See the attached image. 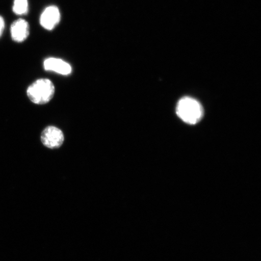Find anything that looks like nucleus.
Here are the masks:
<instances>
[{
  "mask_svg": "<svg viewBox=\"0 0 261 261\" xmlns=\"http://www.w3.org/2000/svg\"><path fill=\"white\" fill-rule=\"evenodd\" d=\"M55 91L54 85L50 80L40 79L29 87L27 94L32 102L38 105H44L52 99Z\"/></svg>",
  "mask_w": 261,
  "mask_h": 261,
  "instance_id": "f257e3e1",
  "label": "nucleus"
},
{
  "mask_svg": "<svg viewBox=\"0 0 261 261\" xmlns=\"http://www.w3.org/2000/svg\"><path fill=\"white\" fill-rule=\"evenodd\" d=\"M177 114L186 123H197L202 118L203 110L200 103L193 98L186 97L179 100L177 107Z\"/></svg>",
  "mask_w": 261,
  "mask_h": 261,
  "instance_id": "f03ea898",
  "label": "nucleus"
},
{
  "mask_svg": "<svg viewBox=\"0 0 261 261\" xmlns=\"http://www.w3.org/2000/svg\"><path fill=\"white\" fill-rule=\"evenodd\" d=\"M41 140L45 146L54 149H58L63 145L64 140V136L60 129L54 126H50L45 128L42 132Z\"/></svg>",
  "mask_w": 261,
  "mask_h": 261,
  "instance_id": "7ed1b4c3",
  "label": "nucleus"
},
{
  "mask_svg": "<svg viewBox=\"0 0 261 261\" xmlns=\"http://www.w3.org/2000/svg\"><path fill=\"white\" fill-rule=\"evenodd\" d=\"M61 19L60 10L57 6H51L44 10L40 18L41 25L47 30H52Z\"/></svg>",
  "mask_w": 261,
  "mask_h": 261,
  "instance_id": "20e7f679",
  "label": "nucleus"
},
{
  "mask_svg": "<svg viewBox=\"0 0 261 261\" xmlns=\"http://www.w3.org/2000/svg\"><path fill=\"white\" fill-rule=\"evenodd\" d=\"M44 69L47 71H53L59 74L68 75L71 73L72 68L67 62L61 59L50 58L44 62Z\"/></svg>",
  "mask_w": 261,
  "mask_h": 261,
  "instance_id": "39448f33",
  "label": "nucleus"
},
{
  "mask_svg": "<svg viewBox=\"0 0 261 261\" xmlns=\"http://www.w3.org/2000/svg\"><path fill=\"white\" fill-rule=\"evenodd\" d=\"M30 28L27 21L24 19H19L12 24L11 36L13 40L21 42L29 37Z\"/></svg>",
  "mask_w": 261,
  "mask_h": 261,
  "instance_id": "423d86ee",
  "label": "nucleus"
},
{
  "mask_svg": "<svg viewBox=\"0 0 261 261\" xmlns=\"http://www.w3.org/2000/svg\"><path fill=\"white\" fill-rule=\"evenodd\" d=\"M13 11L17 15H24L28 11V0H15Z\"/></svg>",
  "mask_w": 261,
  "mask_h": 261,
  "instance_id": "0eeeda50",
  "label": "nucleus"
},
{
  "mask_svg": "<svg viewBox=\"0 0 261 261\" xmlns=\"http://www.w3.org/2000/svg\"><path fill=\"white\" fill-rule=\"evenodd\" d=\"M5 29V21L4 19L0 16V37L3 34V31H4Z\"/></svg>",
  "mask_w": 261,
  "mask_h": 261,
  "instance_id": "6e6552de",
  "label": "nucleus"
}]
</instances>
